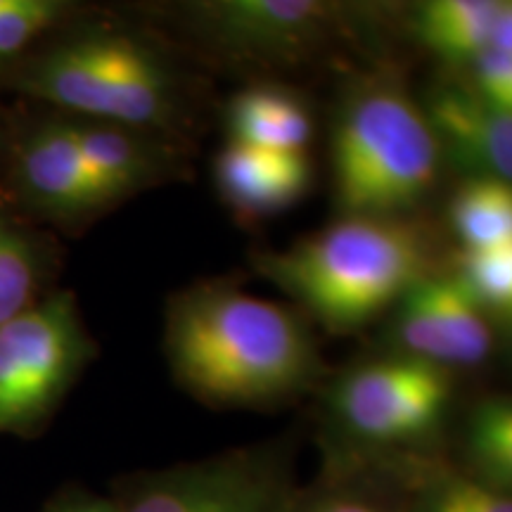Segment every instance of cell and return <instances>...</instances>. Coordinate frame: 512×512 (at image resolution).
<instances>
[{
  "mask_svg": "<svg viewBox=\"0 0 512 512\" xmlns=\"http://www.w3.org/2000/svg\"><path fill=\"white\" fill-rule=\"evenodd\" d=\"M226 124L233 143L278 152H306L313 138V119L306 102L273 83H256L235 93Z\"/></svg>",
  "mask_w": 512,
  "mask_h": 512,
  "instance_id": "obj_14",
  "label": "cell"
},
{
  "mask_svg": "<svg viewBox=\"0 0 512 512\" xmlns=\"http://www.w3.org/2000/svg\"><path fill=\"white\" fill-rule=\"evenodd\" d=\"M311 181L313 164L306 152L264 150L228 140L214 162L216 190L240 216L290 209L306 195Z\"/></svg>",
  "mask_w": 512,
  "mask_h": 512,
  "instance_id": "obj_12",
  "label": "cell"
},
{
  "mask_svg": "<svg viewBox=\"0 0 512 512\" xmlns=\"http://www.w3.org/2000/svg\"><path fill=\"white\" fill-rule=\"evenodd\" d=\"M491 50L512 55V0H501L494 36H491Z\"/></svg>",
  "mask_w": 512,
  "mask_h": 512,
  "instance_id": "obj_25",
  "label": "cell"
},
{
  "mask_svg": "<svg viewBox=\"0 0 512 512\" xmlns=\"http://www.w3.org/2000/svg\"><path fill=\"white\" fill-rule=\"evenodd\" d=\"M441 157L470 171L472 178L512 183V114L479 98L472 88L439 86L425 105Z\"/></svg>",
  "mask_w": 512,
  "mask_h": 512,
  "instance_id": "obj_11",
  "label": "cell"
},
{
  "mask_svg": "<svg viewBox=\"0 0 512 512\" xmlns=\"http://www.w3.org/2000/svg\"><path fill=\"white\" fill-rule=\"evenodd\" d=\"M119 512H294L290 465L271 448H242L200 463L126 479L112 498Z\"/></svg>",
  "mask_w": 512,
  "mask_h": 512,
  "instance_id": "obj_6",
  "label": "cell"
},
{
  "mask_svg": "<svg viewBox=\"0 0 512 512\" xmlns=\"http://www.w3.org/2000/svg\"><path fill=\"white\" fill-rule=\"evenodd\" d=\"M41 512H119L112 498H102L81 489H67L46 503Z\"/></svg>",
  "mask_w": 512,
  "mask_h": 512,
  "instance_id": "obj_24",
  "label": "cell"
},
{
  "mask_svg": "<svg viewBox=\"0 0 512 512\" xmlns=\"http://www.w3.org/2000/svg\"><path fill=\"white\" fill-rule=\"evenodd\" d=\"M448 221L465 252L512 245V183L467 178L448 202Z\"/></svg>",
  "mask_w": 512,
  "mask_h": 512,
  "instance_id": "obj_17",
  "label": "cell"
},
{
  "mask_svg": "<svg viewBox=\"0 0 512 512\" xmlns=\"http://www.w3.org/2000/svg\"><path fill=\"white\" fill-rule=\"evenodd\" d=\"M505 318H512V311H510V313H508V316H505Z\"/></svg>",
  "mask_w": 512,
  "mask_h": 512,
  "instance_id": "obj_26",
  "label": "cell"
},
{
  "mask_svg": "<svg viewBox=\"0 0 512 512\" xmlns=\"http://www.w3.org/2000/svg\"><path fill=\"white\" fill-rule=\"evenodd\" d=\"M472 477L512 496V399L477 403L465 427Z\"/></svg>",
  "mask_w": 512,
  "mask_h": 512,
  "instance_id": "obj_18",
  "label": "cell"
},
{
  "mask_svg": "<svg viewBox=\"0 0 512 512\" xmlns=\"http://www.w3.org/2000/svg\"><path fill=\"white\" fill-rule=\"evenodd\" d=\"M95 354L67 290H53L0 325V437L41 434Z\"/></svg>",
  "mask_w": 512,
  "mask_h": 512,
  "instance_id": "obj_5",
  "label": "cell"
},
{
  "mask_svg": "<svg viewBox=\"0 0 512 512\" xmlns=\"http://www.w3.org/2000/svg\"><path fill=\"white\" fill-rule=\"evenodd\" d=\"M394 339L401 356L437 366H475L491 354L486 311L456 273H432L396 304Z\"/></svg>",
  "mask_w": 512,
  "mask_h": 512,
  "instance_id": "obj_10",
  "label": "cell"
},
{
  "mask_svg": "<svg viewBox=\"0 0 512 512\" xmlns=\"http://www.w3.org/2000/svg\"><path fill=\"white\" fill-rule=\"evenodd\" d=\"M403 512H512V496L470 472L437 470L418 479L403 498Z\"/></svg>",
  "mask_w": 512,
  "mask_h": 512,
  "instance_id": "obj_19",
  "label": "cell"
},
{
  "mask_svg": "<svg viewBox=\"0 0 512 512\" xmlns=\"http://www.w3.org/2000/svg\"><path fill=\"white\" fill-rule=\"evenodd\" d=\"M294 512H403V498L373 477H351L302 496Z\"/></svg>",
  "mask_w": 512,
  "mask_h": 512,
  "instance_id": "obj_22",
  "label": "cell"
},
{
  "mask_svg": "<svg viewBox=\"0 0 512 512\" xmlns=\"http://www.w3.org/2000/svg\"><path fill=\"white\" fill-rule=\"evenodd\" d=\"M451 399V368L394 356L339 377L330 392V411L361 444L403 446L430 437L446 418Z\"/></svg>",
  "mask_w": 512,
  "mask_h": 512,
  "instance_id": "obj_7",
  "label": "cell"
},
{
  "mask_svg": "<svg viewBox=\"0 0 512 512\" xmlns=\"http://www.w3.org/2000/svg\"><path fill=\"white\" fill-rule=\"evenodd\" d=\"M72 15L62 0H10L0 12V67L17 62L29 48Z\"/></svg>",
  "mask_w": 512,
  "mask_h": 512,
  "instance_id": "obj_20",
  "label": "cell"
},
{
  "mask_svg": "<svg viewBox=\"0 0 512 512\" xmlns=\"http://www.w3.org/2000/svg\"><path fill=\"white\" fill-rule=\"evenodd\" d=\"M439 164L425 110L394 83H366L339 110L332 178L344 216H406L432 192Z\"/></svg>",
  "mask_w": 512,
  "mask_h": 512,
  "instance_id": "obj_4",
  "label": "cell"
},
{
  "mask_svg": "<svg viewBox=\"0 0 512 512\" xmlns=\"http://www.w3.org/2000/svg\"><path fill=\"white\" fill-rule=\"evenodd\" d=\"M456 275L484 311H512V245L463 252Z\"/></svg>",
  "mask_w": 512,
  "mask_h": 512,
  "instance_id": "obj_21",
  "label": "cell"
},
{
  "mask_svg": "<svg viewBox=\"0 0 512 512\" xmlns=\"http://www.w3.org/2000/svg\"><path fill=\"white\" fill-rule=\"evenodd\" d=\"M432 240L406 216H342L280 252L254 254L256 271L323 328L358 330L430 278Z\"/></svg>",
  "mask_w": 512,
  "mask_h": 512,
  "instance_id": "obj_2",
  "label": "cell"
},
{
  "mask_svg": "<svg viewBox=\"0 0 512 512\" xmlns=\"http://www.w3.org/2000/svg\"><path fill=\"white\" fill-rule=\"evenodd\" d=\"M55 256L46 235L0 209V325L50 294Z\"/></svg>",
  "mask_w": 512,
  "mask_h": 512,
  "instance_id": "obj_15",
  "label": "cell"
},
{
  "mask_svg": "<svg viewBox=\"0 0 512 512\" xmlns=\"http://www.w3.org/2000/svg\"><path fill=\"white\" fill-rule=\"evenodd\" d=\"M10 188L19 204L62 226L93 219L114 204L83 159L69 119L38 121L19 138Z\"/></svg>",
  "mask_w": 512,
  "mask_h": 512,
  "instance_id": "obj_9",
  "label": "cell"
},
{
  "mask_svg": "<svg viewBox=\"0 0 512 512\" xmlns=\"http://www.w3.org/2000/svg\"><path fill=\"white\" fill-rule=\"evenodd\" d=\"M501 0H430L418 5L413 31L441 60L472 64L491 48Z\"/></svg>",
  "mask_w": 512,
  "mask_h": 512,
  "instance_id": "obj_16",
  "label": "cell"
},
{
  "mask_svg": "<svg viewBox=\"0 0 512 512\" xmlns=\"http://www.w3.org/2000/svg\"><path fill=\"white\" fill-rule=\"evenodd\" d=\"M69 121L83 159L112 202L157 183L169 169L171 155L155 133L76 117Z\"/></svg>",
  "mask_w": 512,
  "mask_h": 512,
  "instance_id": "obj_13",
  "label": "cell"
},
{
  "mask_svg": "<svg viewBox=\"0 0 512 512\" xmlns=\"http://www.w3.org/2000/svg\"><path fill=\"white\" fill-rule=\"evenodd\" d=\"M472 69V91L479 98L512 114V55L486 50L470 64Z\"/></svg>",
  "mask_w": 512,
  "mask_h": 512,
  "instance_id": "obj_23",
  "label": "cell"
},
{
  "mask_svg": "<svg viewBox=\"0 0 512 512\" xmlns=\"http://www.w3.org/2000/svg\"><path fill=\"white\" fill-rule=\"evenodd\" d=\"M337 5L320 0H216L185 10L188 27L223 53L259 62H294L328 43Z\"/></svg>",
  "mask_w": 512,
  "mask_h": 512,
  "instance_id": "obj_8",
  "label": "cell"
},
{
  "mask_svg": "<svg viewBox=\"0 0 512 512\" xmlns=\"http://www.w3.org/2000/svg\"><path fill=\"white\" fill-rule=\"evenodd\" d=\"M12 91L76 119L157 133L176 126L183 83L162 50L136 31L79 27L10 64Z\"/></svg>",
  "mask_w": 512,
  "mask_h": 512,
  "instance_id": "obj_3",
  "label": "cell"
},
{
  "mask_svg": "<svg viewBox=\"0 0 512 512\" xmlns=\"http://www.w3.org/2000/svg\"><path fill=\"white\" fill-rule=\"evenodd\" d=\"M164 349L176 382L209 406L287 401L323 375L316 339L297 313L226 280L171 297Z\"/></svg>",
  "mask_w": 512,
  "mask_h": 512,
  "instance_id": "obj_1",
  "label": "cell"
}]
</instances>
